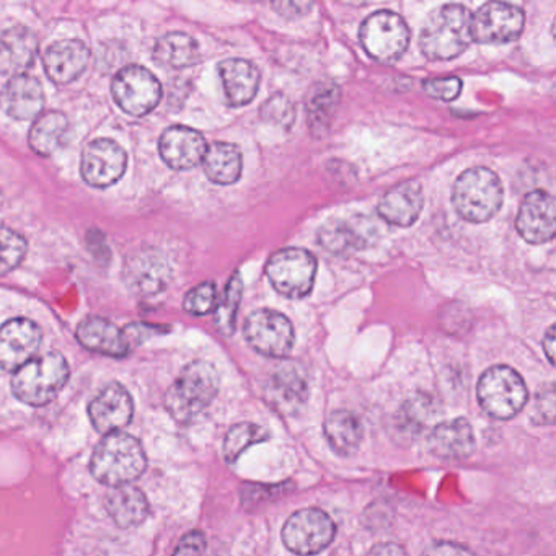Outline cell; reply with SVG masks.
<instances>
[{
  "label": "cell",
  "instance_id": "cell-1",
  "mask_svg": "<svg viewBox=\"0 0 556 556\" xmlns=\"http://www.w3.org/2000/svg\"><path fill=\"white\" fill-rule=\"evenodd\" d=\"M219 392V374L213 364L193 361L181 370L165 396V405L175 421L193 422Z\"/></svg>",
  "mask_w": 556,
  "mask_h": 556
},
{
  "label": "cell",
  "instance_id": "cell-2",
  "mask_svg": "<svg viewBox=\"0 0 556 556\" xmlns=\"http://www.w3.org/2000/svg\"><path fill=\"white\" fill-rule=\"evenodd\" d=\"M144 448L138 439L122 431L106 432L97 445L90 470L100 483L109 486L131 483L146 470Z\"/></svg>",
  "mask_w": 556,
  "mask_h": 556
},
{
  "label": "cell",
  "instance_id": "cell-3",
  "mask_svg": "<svg viewBox=\"0 0 556 556\" xmlns=\"http://www.w3.org/2000/svg\"><path fill=\"white\" fill-rule=\"evenodd\" d=\"M471 15L464 5H444L426 22L419 38L422 54L431 61L460 56L471 43Z\"/></svg>",
  "mask_w": 556,
  "mask_h": 556
},
{
  "label": "cell",
  "instance_id": "cell-4",
  "mask_svg": "<svg viewBox=\"0 0 556 556\" xmlns=\"http://www.w3.org/2000/svg\"><path fill=\"white\" fill-rule=\"evenodd\" d=\"M503 185L490 168L475 167L457 178L452 191L455 211L468 223L493 219L503 204Z\"/></svg>",
  "mask_w": 556,
  "mask_h": 556
},
{
  "label": "cell",
  "instance_id": "cell-5",
  "mask_svg": "<svg viewBox=\"0 0 556 556\" xmlns=\"http://www.w3.org/2000/svg\"><path fill=\"white\" fill-rule=\"evenodd\" d=\"M67 379V361L63 354L53 351L18 367L12 379V390L21 402L31 406H43L63 390Z\"/></svg>",
  "mask_w": 556,
  "mask_h": 556
},
{
  "label": "cell",
  "instance_id": "cell-6",
  "mask_svg": "<svg viewBox=\"0 0 556 556\" xmlns=\"http://www.w3.org/2000/svg\"><path fill=\"white\" fill-rule=\"evenodd\" d=\"M478 403L494 419H510L526 406L529 393L519 372L507 366H494L478 380Z\"/></svg>",
  "mask_w": 556,
  "mask_h": 556
},
{
  "label": "cell",
  "instance_id": "cell-7",
  "mask_svg": "<svg viewBox=\"0 0 556 556\" xmlns=\"http://www.w3.org/2000/svg\"><path fill=\"white\" fill-rule=\"evenodd\" d=\"M273 288L288 299H304L314 289L317 260L304 249H285L276 252L266 266Z\"/></svg>",
  "mask_w": 556,
  "mask_h": 556
},
{
  "label": "cell",
  "instance_id": "cell-8",
  "mask_svg": "<svg viewBox=\"0 0 556 556\" xmlns=\"http://www.w3.org/2000/svg\"><path fill=\"white\" fill-rule=\"evenodd\" d=\"M361 43L377 63L393 64L408 48L409 30L395 12H376L361 27Z\"/></svg>",
  "mask_w": 556,
  "mask_h": 556
},
{
  "label": "cell",
  "instance_id": "cell-9",
  "mask_svg": "<svg viewBox=\"0 0 556 556\" xmlns=\"http://www.w3.org/2000/svg\"><path fill=\"white\" fill-rule=\"evenodd\" d=\"M337 535V526L321 509H302L292 514L282 529V542L298 555H315L327 548Z\"/></svg>",
  "mask_w": 556,
  "mask_h": 556
},
{
  "label": "cell",
  "instance_id": "cell-10",
  "mask_svg": "<svg viewBox=\"0 0 556 556\" xmlns=\"http://www.w3.org/2000/svg\"><path fill=\"white\" fill-rule=\"evenodd\" d=\"M113 99L123 112L146 116L157 109L162 100V86L151 71L129 66L116 74L112 86Z\"/></svg>",
  "mask_w": 556,
  "mask_h": 556
},
{
  "label": "cell",
  "instance_id": "cell-11",
  "mask_svg": "<svg viewBox=\"0 0 556 556\" xmlns=\"http://www.w3.org/2000/svg\"><path fill=\"white\" fill-rule=\"evenodd\" d=\"M243 334L256 353L282 359L294 346V328L286 315L275 311H256L247 318Z\"/></svg>",
  "mask_w": 556,
  "mask_h": 556
},
{
  "label": "cell",
  "instance_id": "cell-12",
  "mask_svg": "<svg viewBox=\"0 0 556 556\" xmlns=\"http://www.w3.org/2000/svg\"><path fill=\"white\" fill-rule=\"evenodd\" d=\"M526 24L517 5L493 0L471 15V40L481 45H503L516 41Z\"/></svg>",
  "mask_w": 556,
  "mask_h": 556
},
{
  "label": "cell",
  "instance_id": "cell-13",
  "mask_svg": "<svg viewBox=\"0 0 556 556\" xmlns=\"http://www.w3.org/2000/svg\"><path fill=\"white\" fill-rule=\"evenodd\" d=\"M128 155L112 139H97L87 146L80 162L84 180L93 188H109L125 175Z\"/></svg>",
  "mask_w": 556,
  "mask_h": 556
},
{
  "label": "cell",
  "instance_id": "cell-14",
  "mask_svg": "<svg viewBox=\"0 0 556 556\" xmlns=\"http://www.w3.org/2000/svg\"><path fill=\"white\" fill-rule=\"evenodd\" d=\"M265 396L279 415H298L308 400L307 374L298 364H285L269 377Z\"/></svg>",
  "mask_w": 556,
  "mask_h": 556
},
{
  "label": "cell",
  "instance_id": "cell-15",
  "mask_svg": "<svg viewBox=\"0 0 556 556\" xmlns=\"http://www.w3.org/2000/svg\"><path fill=\"white\" fill-rule=\"evenodd\" d=\"M516 229L526 242H552L556 230L555 200L546 191L536 190L527 194L517 214Z\"/></svg>",
  "mask_w": 556,
  "mask_h": 556
},
{
  "label": "cell",
  "instance_id": "cell-16",
  "mask_svg": "<svg viewBox=\"0 0 556 556\" xmlns=\"http://www.w3.org/2000/svg\"><path fill=\"white\" fill-rule=\"evenodd\" d=\"M41 331L27 318H15L0 327V369L17 370L37 354Z\"/></svg>",
  "mask_w": 556,
  "mask_h": 556
},
{
  "label": "cell",
  "instance_id": "cell-17",
  "mask_svg": "<svg viewBox=\"0 0 556 556\" xmlns=\"http://www.w3.org/2000/svg\"><path fill=\"white\" fill-rule=\"evenodd\" d=\"M125 279L136 294L155 295L167 288L170 266L157 250H139L126 263Z\"/></svg>",
  "mask_w": 556,
  "mask_h": 556
},
{
  "label": "cell",
  "instance_id": "cell-18",
  "mask_svg": "<svg viewBox=\"0 0 556 556\" xmlns=\"http://www.w3.org/2000/svg\"><path fill=\"white\" fill-rule=\"evenodd\" d=\"M206 139L197 129L188 126H172L162 135L159 151L168 167L174 170H190L203 162Z\"/></svg>",
  "mask_w": 556,
  "mask_h": 556
},
{
  "label": "cell",
  "instance_id": "cell-19",
  "mask_svg": "<svg viewBox=\"0 0 556 556\" xmlns=\"http://www.w3.org/2000/svg\"><path fill=\"white\" fill-rule=\"evenodd\" d=\"M132 399L128 390L119 383L105 387L90 403L89 415L93 428L106 432L119 431L129 425L132 418Z\"/></svg>",
  "mask_w": 556,
  "mask_h": 556
},
{
  "label": "cell",
  "instance_id": "cell-20",
  "mask_svg": "<svg viewBox=\"0 0 556 556\" xmlns=\"http://www.w3.org/2000/svg\"><path fill=\"white\" fill-rule=\"evenodd\" d=\"M428 447L442 460H465L475 451L473 429L465 418L439 422L429 434Z\"/></svg>",
  "mask_w": 556,
  "mask_h": 556
},
{
  "label": "cell",
  "instance_id": "cell-21",
  "mask_svg": "<svg viewBox=\"0 0 556 556\" xmlns=\"http://www.w3.org/2000/svg\"><path fill=\"white\" fill-rule=\"evenodd\" d=\"M0 106L14 119H34L45 106V93L35 77L17 74L0 92Z\"/></svg>",
  "mask_w": 556,
  "mask_h": 556
},
{
  "label": "cell",
  "instance_id": "cell-22",
  "mask_svg": "<svg viewBox=\"0 0 556 556\" xmlns=\"http://www.w3.org/2000/svg\"><path fill=\"white\" fill-rule=\"evenodd\" d=\"M40 43L37 35L25 27L9 28L0 34V74L17 76L34 66Z\"/></svg>",
  "mask_w": 556,
  "mask_h": 556
},
{
  "label": "cell",
  "instance_id": "cell-23",
  "mask_svg": "<svg viewBox=\"0 0 556 556\" xmlns=\"http://www.w3.org/2000/svg\"><path fill=\"white\" fill-rule=\"evenodd\" d=\"M90 51L83 41H58L48 48L43 56L47 76L54 84L74 83L89 66Z\"/></svg>",
  "mask_w": 556,
  "mask_h": 556
},
{
  "label": "cell",
  "instance_id": "cell-24",
  "mask_svg": "<svg viewBox=\"0 0 556 556\" xmlns=\"http://www.w3.org/2000/svg\"><path fill=\"white\" fill-rule=\"evenodd\" d=\"M372 230L366 219H331L318 230V242L328 252L346 255L370 245Z\"/></svg>",
  "mask_w": 556,
  "mask_h": 556
},
{
  "label": "cell",
  "instance_id": "cell-25",
  "mask_svg": "<svg viewBox=\"0 0 556 556\" xmlns=\"http://www.w3.org/2000/svg\"><path fill=\"white\" fill-rule=\"evenodd\" d=\"M422 204H425V198H422L421 187L415 181H406L383 194L377 213L390 226L409 227L421 214Z\"/></svg>",
  "mask_w": 556,
  "mask_h": 556
},
{
  "label": "cell",
  "instance_id": "cell-26",
  "mask_svg": "<svg viewBox=\"0 0 556 556\" xmlns=\"http://www.w3.org/2000/svg\"><path fill=\"white\" fill-rule=\"evenodd\" d=\"M77 338L87 350L110 357L128 356L131 346L128 334L123 333L112 321L100 317L87 318L77 330Z\"/></svg>",
  "mask_w": 556,
  "mask_h": 556
},
{
  "label": "cell",
  "instance_id": "cell-27",
  "mask_svg": "<svg viewBox=\"0 0 556 556\" xmlns=\"http://www.w3.org/2000/svg\"><path fill=\"white\" fill-rule=\"evenodd\" d=\"M220 79L227 102L243 106L255 99L260 87V71L245 60H226L219 64Z\"/></svg>",
  "mask_w": 556,
  "mask_h": 556
},
{
  "label": "cell",
  "instance_id": "cell-28",
  "mask_svg": "<svg viewBox=\"0 0 556 556\" xmlns=\"http://www.w3.org/2000/svg\"><path fill=\"white\" fill-rule=\"evenodd\" d=\"M106 509L119 527L131 529L144 522L149 514V504L139 488L126 483L113 486L106 496Z\"/></svg>",
  "mask_w": 556,
  "mask_h": 556
},
{
  "label": "cell",
  "instance_id": "cell-29",
  "mask_svg": "<svg viewBox=\"0 0 556 556\" xmlns=\"http://www.w3.org/2000/svg\"><path fill=\"white\" fill-rule=\"evenodd\" d=\"M325 438L338 455L353 454L363 441V422L348 409L331 413L325 421Z\"/></svg>",
  "mask_w": 556,
  "mask_h": 556
},
{
  "label": "cell",
  "instance_id": "cell-30",
  "mask_svg": "<svg viewBox=\"0 0 556 556\" xmlns=\"http://www.w3.org/2000/svg\"><path fill=\"white\" fill-rule=\"evenodd\" d=\"M204 172L213 184L232 185L242 175V152L237 146L214 142L203 159Z\"/></svg>",
  "mask_w": 556,
  "mask_h": 556
},
{
  "label": "cell",
  "instance_id": "cell-31",
  "mask_svg": "<svg viewBox=\"0 0 556 556\" xmlns=\"http://www.w3.org/2000/svg\"><path fill=\"white\" fill-rule=\"evenodd\" d=\"M154 60L170 70H187L200 63V47L190 35L174 31L155 43Z\"/></svg>",
  "mask_w": 556,
  "mask_h": 556
},
{
  "label": "cell",
  "instance_id": "cell-32",
  "mask_svg": "<svg viewBox=\"0 0 556 556\" xmlns=\"http://www.w3.org/2000/svg\"><path fill=\"white\" fill-rule=\"evenodd\" d=\"M67 128H70V123L61 112L53 110V112L38 115L37 122L31 126L30 135H28V144H30L31 151L43 155V157L54 154L63 146Z\"/></svg>",
  "mask_w": 556,
  "mask_h": 556
},
{
  "label": "cell",
  "instance_id": "cell-33",
  "mask_svg": "<svg viewBox=\"0 0 556 556\" xmlns=\"http://www.w3.org/2000/svg\"><path fill=\"white\" fill-rule=\"evenodd\" d=\"M243 281L240 273L236 271L226 286L220 302H217L216 308V327L224 337H232L236 331L237 314H239L240 301H242Z\"/></svg>",
  "mask_w": 556,
  "mask_h": 556
},
{
  "label": "cell",
  "instance_id": "cell-34",
  "mask_svg": "<svg viewBox=\"0 0 556 556\" xmlns=\"http://www.w3.org/2000/svg\"><path fill=\"white\" fill-rule=\"evenodd\" d=\"M268 441V431L253 422H240L227 432L224 441V457L227 464H236L240 455L258 442Z\"/></svg>",
  "mask_w": 556,
  "mask_h": 556
},
{
  "label": "cell",
  "instance_id": "cell-35",
  "mask_svg": "<svg viewBox=\"0 0 556 556\" xmlns=\"http://www.w3.org/2000/svg\"><path fill=\"white\" fill-rule=\"evenodd\" d=\"M27 253V240L21 233L0 227V275H8L21 265Z\"/></svg>",
  "mask_w": 556,
  "mask_h": 556
},
{
  "label": "cell",
  "instance_id": "cell-36",
  "mask_svg": "<svg viewBox=\"0 0 556 556\" xmlns=\"http://www.w3.org/2000/svg\"><path fill=\"white\" fill-rule=\"evenodd\" d=\"M431 416V400L426 399V396L412 399L399 412L400 431L406 432V434H419Z\"/></svg>",
  "mask_w": 556,
  "mask_h": 556
},
{
  "label": "cell",
  "instance_id": "cell-37",
  "mask_svg": "<svg viewBox=\"0 0 556 556\" xmlns=\"http://www.w3.org/2000/svg\"><path fill=\"white\" fill-rule=\"evenodd\" d=\"M340 100V90L338 87H321L311 102H307V115L311 118L312 128L324 126L325 122L330 118V113L333 112L334 106L338 105Z\"/></svg>",
  "mask_w": 556,
  "mask_h": 556
},
{
  "label": "cell",
  "instance_id": "cell-38",
  "mask_svg": "<svg viewBox=\"0 0 556 556\" xmlns=\"http://www.w3.org/2000/svg\"><path fill=\"white\" fill-rule=\"evenodd\" d=\"M185 311L191 315L203 317L211 314L217 305V288L214 282H203L188 292L185 298Z\"/></svg>",
  "mask_w": 556,
  "mask_h": 556
},
{
  "label": "cell",
  "instance_id": "cell-39",
  "mask_svg": "<svg viewBox=\"0 0 556 556\" xmlns=\"http://www.w3.org/2000/svg\"><path fill=\"white\" fill-rule=\"evenodd\" d=\"M262 116L263 119L279 126V128L289 129L295 118L294 105L288 97L275 96L263 103Z\"/></svg>",
  "mask_w": 556,
  "mask_h": 556
},
{
  "label": "cell",
  "instance_id": "cell-40",
  "mask_svg": "<svg viewBox=\"0 0 556 556\" xmlns=\"http://www.w3.org/2000/svg\"><path fill=\"white\" fill-rule=\"evenodd\" d=\"M555 419V390L553 383L536 393L532 408V421L536 425H552Z\"/></svg>",
  "mask_w": 556,
  "mask_h": 556
},
{
  "label": "cell",
  "instance_id": "cell-41",
  "mask_svg": "<svg viewBox=\"0 0 556 556\" xmlns=\"http://www.w3.org/2000/svg\"><path fill=\"white\" fill-rule=\"evenodd\" d=\"M426 93L432 99L442 100V102H452L457 99L462 90V80L457 77H445V79L426 80Z\"/></svg>",
  "mask_w": 556,
  "mask_h": 556
},
{
  "label": "cell",
  "instance_id": "cell-42",
  "mask_svg": "<svg viewBox=\"0 0 556 556\" xmlns=\"http://www.w3.org/2000/svg\"><path fill=\"white\" fill-rule=\"evenodd\" d=\"M315 0H271L273 8L281 17L294 21L304 17L314 8Z\"/></svg>",
  "mask_w": 556,
  "mask_h": 556
},
{
  "label": "cell",
  "instance_id": "cell-43",
  "mask_svg": "<svg viewBox=\"0 0 556 556\" xmlns=\"http://www.w3.org/2000/svg\"><path fill=\"white\" fill-rule=\"evenodd\" d=\"M206 549V539L201 532H190L175 548V555H201Z\"/></svg>",
  "mask_w": 556,
  "mask_h": 556
},
{
  "label": "cell",
  "instance_id": "cell-44",
  "mask_svg": "<svg viewBox=\"0 0 556 556\" xmlns=\"http://www.w3.org/2000/svg\"><path fill=\"white\" fill-rule=\"evenodd\" d=\"M425 553H429V555H464V553H471L470 549L465 548V546L457 545V543H448V542H435L432 543L429 548L425 549Z\"/></svg>",
  "mask_w": 556,
  "mask_h": 556
},
{
  "label": "cell",
  "instance_id": "cell-45",
  "mask_svg": "<svg viewBox=\"0 0 556 556\" xmlns=\"http://www.w3.org/2000/svg\"><path fill=\"white\" fill-rule=\"evenodd\" d=\"M542 344L549 364H555V327L553 325L546 330Z\"/></svg>",
  "mask_w": 556,
  "mask_h": 556
},
{
  "label": "cell",
  "instance_id": "cell-46",
  "mask_svg": "<svg viewBox=\"0 0 556 556\" xmlns=\"http://www.w3.org/2000/svg\"><path fill=\"white\" fill-rule=\"evenodd\" d=\"M370 553L372 555H405V549L396 543H380V545L374 546Z\"/></svg>",
  "mask_w": 556,
  "mask_h": 556
},
{
  "label": "cell",
  "instance_id": "cell-47",
  "mask_svg": "<svg viewBox=\"0 0 556 556\" xmlns=\"http://www.w3.org/2000/svg\"><path fill=\"white\" fill-rule=\"evenodd\" d=\"M0 204H2V191H0Z\"/></svg>",
  "mask_w": 556,
  "mask_h": 556
}]
</instances>
